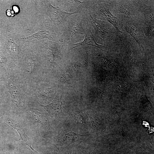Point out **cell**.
<instances>
[{
	"label": "cell",
	"instance_id": "6da1fadb",
	"mask_svg": "<svg viewBox=\"0 0 154 154\" xmlns=\"http://www.w3.org/2000/svg\"><path fill=\"white\" fill-rule=\"evenodd\" d=\"M86 136L71 131H66L48 139V143L60 150L76 142L84 139Z\"/></svg>",
	"mask_w": 154,
	"mask_h": 154
},
{
	"label": "cell",
	"instance_id": "7a4b0ae2",
	"mask_svg": "<svg viewBox=\"0 0 154 154\" xmlns=\"http://www.w3.org/2000/svg\"><path fill=\"white\" fill-rule=\"evenodd\" d=\"M8 82V90L11 96V106H15L17 109H21L23 107V101L17 84L12 70L7 67L4 68Z\"/></svg>",
	"mask_w": 154,
	"mask_h": 154
},
{
	"label": "cell",
	"instance_id": "3957f363",
	"mask_svg": "<svg viewBox=\"0 0 154 154\" xmlns=\"http://www.w3.org/2000/svg\"><path fill=\"white\" fill-rule=\"evenodd\" d=\"M83 20L79 18L72 19L64 25L60 36V42L63 43L71 39L76 34H85L87 32L83 28Z\"/></svg>",
	"mask_w": 154,
	"mask_h": 154
},
{
	"label": "cell",
	"instance_id": "277c9868",
	"mask_svg": "<svg viewBox=\"0 0 154 154\" xmlns=\"http://www.w3.org/2000/svg\"><path fill=\"white\" fill-rule=\"evenodd\" d=\"M62 95L57 94L50 104L44 105L39 103L40 106L43 108L49 114L52 119L61 118L64 116L62 112Z\"/></svg>",
	"mask_w": 154,
	"mask_h": 154
},
{
	"label": "cell",
	"instance_id": "5b68a950",
	"mask_svg": "<svg viewBox=\"0 0 154 154\" xmlns=\"http://www.w3.org/2000/svg\"><path fill=\"white\" fill-rule=\"evenodd\" d=\"M3 121L17 131L19 135V139L18 140L21 141L28 146L33 151H36L32 148L30 139L26 134L23 128L17 121L7 117H5Z\"/></svg>",
	"mask_w": 154,
	"mask_h": 154
},
{
	"label": "cell",
	"instance_id": "8992f818",
	"mask_svg": "<svg viewBox=\"0 0 154 154\" xmlns=\"http://www.w3.org/2000/svg\"><path fill=\"white\" fill-rule=\"evenodd\" d=\"M48 6L49 14L54 21L59 24L64 23L68 17L78 13L77 11L67 12L61 9L55 8L50 5Z\"/></svg>",
	"mask_w": 154,
	"mask_h": 154
},
{
	"label": "cell",
	"instance_id": "52a82bcc",
	"mask_svg": "<svg viewBox=\"0 0 154 154\" xmlns=\"http://www.w3.org/2000/svg\"><path fill=\"white\" fill-rule=\"evenodd\" d=\"M91 24L95 32L96 36L100 39L104 40L108 34V30L104 23L90 16Z\"/></svg>",
	"mask_w": 154,
	"mask_h": 154
},
{
	"label": "cell",
	"instance_id": "ba28073f",
	"mask_svg": "<svg viewBox=\"0 0 154 154\" xmlns=\"http://www.w3.org/2000/svg\"><path fill=\"white\" fill-rule=\"evenodd\" d=\"M71 45L70 49H73L80 46L86 45H91L99 48L100 49L106 47L97 44L93 34L91 32H87L85 34L83 39L80 42L77 43L70 44Z\"/></svg>",
	"mask_w": 154,
	"mask_h": 154
},
{
	"label": "cell",
	"instance_id": "9c48e42d",
	"mask_svg": "<svg viewBox=\"0 0 154 154\" xmlns=\"http://www.w3.org/2000/svg\"><path fill=\"white\" fill-rule=\"evenodd\" d=\"M51 92V89L49 88H46L44 89L40 86H36L31 89L28 95L34 97L49 99Z\"/></svg>",
	"mask_w": 154,
	"mask_h": 154
},
{
	"label": "cell",
	"instance_id": "30bf717a",
	"mask_svg": "<svg viewBox=\"0 0 154 154\" xmlns=\"http://www.w3.org/2000/svg\"><path fill=\"white\" fill-rule=\"evenodd\" d=\"M36 64L35 60L31 58H27L25 60L24 70V76L27 79L30 78L35 71Z\"/></svg>",
	"mask_w": 154,
	"mask_h": 154
},
{
	"label": "cell",
	"instance_id": "8fae6325",
	"mask_svg": "<svg viewBox=\"0 0 154 154\" xmlns=\"http://www.w3.org/2000/svg\"><path fill=\"white\" fill-rule=\"evenodd\" d=\"M49 33V31H39L31 36L25 37L17 38L24 42L29 41L34 38H37L40 40L44 38H48Z\"/></svg>",
	"mask_w": 154,
	"mask_h": 154
},
{
	"label": "cell",
	"instance_id": "7c38bea8",
	"mask_svg": "<svg viewBox=\"0 0 154 154\" xmlns=\"http://www.w3.org/2000/svg\"><path fill=\"white\" fill-rule=\"evenodd\" d=\"M126 28L127 32L134 38L139 46L143 48L142 44L140 39L141 37L136 28L134 26L129 25H127Z\"/></svg>",
	"mask_w": 154,
	"mask_h": 154
},
{
	"label": "cell",
	"instance_id": "4fadbf2b",
	"mask_svg": "<svg viewBox=\"0 0 154 154\" xmlns=\"http://www.w3.org/2000/svg\"><path fill=\"white\" fill-rule=\"evenodd\" d=\"M6 44L7 50L11 54L17 55L19 53V46L12 40H8Z\"/></svg>",
	"mask_w": 154,
	"mask_h": 154
},
{
	"label": "cell",
	"instance_id": "5bb4252c",
	"mask_svg": "<svg viewBox=\"0 0 154 154\" xmlns=\"http://www.w3.org/2000/svg\"><path fill=\"white\" fill-rule=\"evenodd\" d=\"M101 13L106 18H112L116 19L117 18L110 11L109 9L106 8L100 10Z\"/></svg>",
	"mask_w": 154,
	"mask_h": 154
},
{
	"label": "cell",
	"instance_id": "9a60e30c",
	"mask_svg": "<svg viewBox=\"0 0 154 154\" xmlns=\"http://www.w3.org/2000/svg\"><path fill=\"white\" fill-rule=\"evenodd\" d=\"M7 58L2 55L0 54V67L3 68L7 67Z\"/></svg>",
	"mask_w": 154,
	"mask_h": 154
},
{
	"label": "cell",
	"instance_id": "2e32d148",
	"mask_svg": "<svg viewBox=\"0 0 154 154\" xmlns=\"http://www.w3.org/2000/svg\"><path fill=\"white\" fill-rule=\"evenodd\" d=\"M106 19L107 21L110 22L114 26L117 32H121L117 27L115 19L110 18H106Z\"/></svg>",
	"mask_w": 154,
	"mask_h": 154
},
{
	"label": "cell",
	"instance_id": "e0dca14e",
	"mask_svg": "<svg viewBox=\"0 0 154 154\" xmlns=\"http://www.w3.org/2000/svg\"><path fill=\"white\" fill-rule=\"evenodd\" d=\"M6 13L7 15L8 16L12 17L15 15L13 11L12 10L10 9H8L6 11Z\"/></svg>",
	"mask_w": 154,
	"mask_h": 154
},
{
	"label": "cell",
	"instance_id": "ac0fdd59",
	"mask_svg": "<svg viewBox=\"0 0 154 154\" xmlns=\"http://www.w3.org/2000/svg\"><path fill=\"white\" fill-rule=\"evenodd\" d=\"M13 7V10L15 11V13H17L19 11L18 8L17 6H13L12 7Z\"/></svg>",
	"mask_w": 154,
	"mask_h": 154
},
{
	"label": "cell",
	"instance_id": "d6986e66",
	"mask_svg": "<svg viewBox=\"0 0 154 154\" xmlns=\"http://www.w3.org/2000/svg\"><path fill=\"white\" fill-rule=\"evenodd\" d=\"M68 154H69V153H68Z\"/></svg>",
	"mask_w": 154,
	"mask_h": 154
}]
</instances>
